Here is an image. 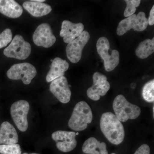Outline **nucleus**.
Instances as JSON below:
<instances>
[{
    "mask_svg": "<svg viewBox=\"0 0 154 154\" xmlns=\"http://www.w3.org/2000/svg\"><path fill=\"white\" fill-rule=\"evenodd\" d=\"M82 151L87 154H108L106 143L100 142L93 137L89 138L85 142Z\"/></svg>",
    "mask_w": 154,
    "mask_h": 154,
    "instance_id": "19",
    "label": "nucleus"
},
{
    "mask_svg": "<svg viewBox=\"0 0 154 154\" xmlns=\"http://www.w3.org/2000/svg\"><path fill=\"white\" fill-rule=\"evenodd\" d=\"M31 51L30 43L25 41L22 36L17 35L12 39L10 45L4 50V54L8 57L25 60L30 56Z\"/></svg>",
    "mask_w": 154,
    "mask_h": 154,
    "instance_id": "5",
    "label": "nucleus"
},
{
    "mask_svg": "<svg viewBox=\"0 0 154 154\" xmlns=\"http://www.w3.org/2000/svg\"><path fill=\"white\" fill-rule=\"evenodd\" d=\"M100 126L102 132L110 143L117 145L124 140V127L113 113H103L100 119Z\"/></svg>",
    "mask_w": 154,
    "mask_h": 154,
    "instance_id": "1",
    "label": "nucleus"
},
{
    "mask_svg": "<svg viewBox=\"0 0 154 154\" xmlns=\"http://www.w3.org/2000/svg\"><path fill=\"white\" fill-rule=\"evenodd\" d=\"M126 3V8L125 10L124 15L125 17H128L134 14L136 11L137 7L140 5V0H125Z\"/></svg>",
    "mask_w": 154,
    "mask_h": 154,
    "instance_id": "23",
    "label": "nucleus"
},
{
    "mask_svg": "<svg viewBox=\"0 0 154 154\" xmlns=\"http://www.w3.org/2000/svg\"><path fill=\"white\" fill-rule=\"evenodd\" d=\"M35 67L28 63H18L11 67L7 72V76L11 80H21L25 85H29L36 76Z\"/></svg>",
    "mask_w": 154,
    "mask_h": 154,
    "instance_id": "7",
    "label": "nucleus"
},
{
    "mask_svg": "<svg viewBox=\"0 0 154 154\" xmlns=\"http://www.w3.org/2000/svg\"><path fill=\"white\" fill-rule=\"evenodd\" d=\"M113 107L116 116L122 122H125L128 119H136L141 112L138 106L130 103L122 95H118L114 99Z\"/></svg>",
    "mask_w": 154,
    "mask_h": 154,
    "instance_id": "3",
    "label": "nucleus"
},
{
    "mask_svg": "<svg viewBox=\"0 0 154 154\" xmlns=\"http://www.w3.org/2000/svg\"><path fill=\"white\" fill-rule=\"evenodd\" d=\"M50 67V69L46 77L48 82H52L58 78L63 76L65 72L68 69L69 64L66 60L57 57L52 61Z\"/></svg>",
    "mask_w": 154,
    "mask_h": 154,
    "instance_id": "16",
    "label": "nucleus"
},
{
    "mask_svg": "<svg viewBox=\"0 0 154 154\" xmlns=\"http://www.w3.org/2000/svg\"><path fill=\"white\" fill-rule=\"evenodd\" d=\"M84 25L81 23H72L67 20H64L62 23L61 30L60 35L63 37L65 43L71 42L79 37L84 31Z\"/></svg>",
    "mask_w": 154,
    "mask_h": 154,
    "instance_id": "14",
    "label": "nucleus"
},
{
    "mask_svg": "<svg viewBox=\"0 0 154 154\" xmlns=\"http://www.w3.org/2000/svg\"><path fill=\"white\" fill-rule=\"evenodd\" d=\"M21 149L18 144L0 145V153L1 154H21Z\"/></svg>",
    "mask_w": 154,
    "mask_h": 154,
    "instance_id": "22",
    "label": "nucleus"
},
{
    "mask_svg": "<svg viewBox=\"0 0 154 154\" xmlns=\"http://www.w3.org/2000/svg\"><path fill=\"white\" fill-rule=\"evenodd\" d=\"M90 38V33L84 30L79 37L68 44L66 47L67 57L72 63L79 61L82 56L83 48Z\"/></svg>",
    "mask_w": 154,
    "mask_h": 154,
    "instance_id": "9",
    "label": "nucleus"
},
{
    "mask_svg": "<svg viewBox=\"0 0 154 154\" xmlns=\"http://www.w3.org/2000/svg\"><path fill=\"white\" fill-rule=\"evenodd\" d=\"M148 25V19L143 12H140L137 14H133L123 19L119 24L116 30L119 36H122L131 29L134 31H143L145 30Z\"/></svg>",
    "mask_w": 154,
    "mask_h": 154,
    "instance_id": "6",
    "label": "nucleus"
},
{
    "mask_svg": "<svg viewBox=\"0 0 154 154\" xmlns=\"http://www.w3.org/2000/svg\"><path fill=\"white\" fill-rule=\"evenodd\" d=\"M12 31L11 29L7 28L0 33V49L5 47L12 40Z\"/></svg>",
    "mask_w": 154,
    "mask_h": 154,
    "instance_id": "24",
    "label": "nucleus"
},
{
    "mask_svg": "<svg viewBox=\"0 0 154 154\" xmlns=\"http://www.w3.org/2000/svg\"><path fill=\"white\" fill-rule=\"evenodd\" d=\"M30 109L29 103L25 100L14 102L11 108V114L17 128L22 132L28 129L27 116Z\"/></svg>",
    "mask_w": 154,
    "mask_h": 154,
    "instance_id": "8",
    "label": "nucleus"
},
{
    "mask_svg": "<svg viewBox=\"0 0 154 154\" xmlns=\"http://www.w3.org/2000/svg\"><path fill=\"white\" fill-rule=\"evenodd\" d=\"M150 149L147 144H143L140 146L134 154H150Z\"/></svg>",
    "mask_w": 154,
    "mask_h": 154,
    "instance_id": "25",
    "label": "nucleus"
},
{
    "mask_svg": "<svg viewBox=\"0 0 154 154\" xmlns=\"http://www.w3.org/2000/svg\"><path fill=\"white\" fill-rule=\"evenodd\" d=\"M23 7L32 16L36 17L45 16L52 11L51 7L49 5L33 1L25 2Z\"/></svg>",
    "mask_w": 154,
    "mask_h": 154,
    "instance_id": "18",
    "label": "nucleus"
},
{
    "mask_svg": "<svg viewBox=\"0 0 154 154\" xmlns=\"http://www.w3.org/2000/svg\"><path fill=\"white\" fill-rule=\"evenodd\" d=\"M34 2H37L43 3V2H45V0H34Z\"/></svg>",
    "mask_w": 154,
    "mask_h": 154,
    "instance_id": "27",
    "label": "nucleus"
},
{
    "mask_svg": "<svg viewBox=\"0 0 154 154\" xmlns=\"http://www.w3.org/2000/svg\"><path fill=\"white\" fill-rule=\"evenodd\" d=\"M142 96L144 99L149 102L154 101V81H149L146 83L142 90Z\"/></svg>",
    "mask_w": 154,
    "mask_h": 154,
    "instance_id": "21",
    "label": "nucleus"
},
{
    "mask_svg": "<svg viewBox=\"0 0 154 154\" xmlns=\"http://www.w3.org/2000/svg\"><path fill=\"white\" fill-rule=\"evenodd\" d=\"M154 51V38L146 39L141 42L136 50L135 54L137 57L140 59L146 58Z\"/></svg>",
    "mask_w": 154,
    "mask_h": 154,
    "instance_id": "20",
    "label": "nucleus"
},
{
    "mask_svg": "<svg viewBox=\"0 0 154 154\" xmlns=\"http://www.w3.org/2000/svg\"><path fill=\"white\" fill-rule=\"evenodd\" d=\"M111 154H115V153H112Z\"/></svg>",
    "mask_w": 154,
    "mask_h": 154,
    "instance_id": "29",
    "label": "nucleus"
},
{
    "mask_svg": "<svg viewBox=\"0 0 154 154\" xmlns=\"http://www.w3.org/2000/svg\"><path fill=\"white\" fill-rule=\"evenodd\" d=\"M23 11L22 6L14 0H0V13L6 17L19 18Z\"/></svg>",
    "mask_w": 154,
    "mask_h": 154,
    "instance_id": "17",
    "label": "nucleus"
},
{
    "mask_svg": "<svg viewBox=\"0 0 154 154\" xmlns=\"http://www.w3.org/2000/svg\"><path fill=\"white\" fill-rule=\"evenodd\" d=\"M19 141L17 131L12 125L4 122L0 127V145L16 144Z\"/></svg>",
    "mask_w": 154,
    "mask_h": 154,
    "instance_id": "15",
    "label": "nucleus"
},
{
    "mask_svg": "<svg viewBox=\"0 0 154 154\" xmlns=\"http://www.w3.org/2000/svg\"><path fill=\"white\" fill-rule=\"evenodd\" d=\"M148 25H153L154 24V6H153L150 12L149 17L148 19Z\"/></svg>",
    "mask_w": 154,
    "mask_h": 154,
    "instance_id": "26",
    "label": "nucleus"
},
{
    "mask_svg": "<svg viewBox=\"0 0 154 154\" xmlns=\"http://www.w3.org/2000/svg\"><path fill=\"white\" fill-rule=\"evenodd\" d=\"M70 86L66 78L61 77L51 82L50 91L60 102L66 104L69 102L71 96Z\"/></svg>",
    "mask_w": 154,
    "mask_h": 154,
    "instance_id": "13",
    "label": "nucleus"
},
{
    "mask_svg": "<svg viewBox=\"0 0 154 154\" xmlns=\"http://www.w3.org/2000/svg\"><path fill=\"white\" fill-rule=\"evenodd\" d=\"M23 154H39L38 153H31V154H28L27 153H25Z\"/></svg>",
    "mask_w": 154,
    "mask_h": 154,
    "instance_id": "28",
    "label": "nucleus"
},
{
    "mask_svg": "<svg viewBox=\"0 0 154 154\" xmlns=\"http://www.w3.org/2000/svg\"><path fill=\"white\" fill-rule=\"evenodd\" d=\"M34 44L38 46L48 48L55 43L56 38L53 34L50 26L47 23H42L36 28L33 34Z\"/></svg>",
    "mask_w": 154,
    "mask_h": 154,
    "instance_id": "12",
    "label": "nucleus"
},
{
    "mask_svg": "<svg viewBox=\"0 0 154 154\" xmlns=\"http://www.w3.org/2000/svg\"><path fill=\"white\" fill-rule=\"evenodd\" d=\"M110 43L105 37H100L96 43L97 52L101 58L104 60V66L107 72L113 71L118 65L119 62V54L116 50H112L109 54Z\"/></svg>",
    "mask_w": 154,
    "mask_h": 154,
    "instance_id": "4",
    "label": "nucleus"
},
{
    "mask_svg": "<svg viewBox=\"0 0 154 154\" xmlns=\"http://www.w3.org/2000/svg\"><path fill=\"white\" fill-rule=\"evenodd\" d=\"M76 134L73 131H57L52 134L51 137L60 151L68 152L74 149L77 146Z\"/></svg>",
    "mask_w": 154,
    "mask_h": 154,
    "instance_id": "11",
    "label": "nucleus"
},
{
    "mask_svg": "<svg viewBox=\"0 0 154 154\" xmlns=\"http://www.w3.org/2000/svg\"><path fill=\"white\" fill-rule=\"evenodd\" d=\"M94 84L88 89L87 94L90 99L94 101H98L100 97L105 96L110 89V84L107 81L105 75L96 72L93 77Z\"/></svg>",
    "mask_w": 154,
    "mask_h": 154,
    "instance_id": "10",
    "label": "nucleus"
},
{
    "mask_svg": "<svg viewBox=\"0 0 154 154\" xmlns=\"http://www.w3.org/2000/svg\"><path fill=\"white\" fill-rule=\"evenodd\" d=\"M93 120V113L90 106L84 101L77 103L68 122L70 128L75 131L86 129Z\"/></svg>",
    "mask_w": 154,
    "mask_h": 154,
    "instance_id": "2",
    "label": "nucleus"
}]
</instances>
